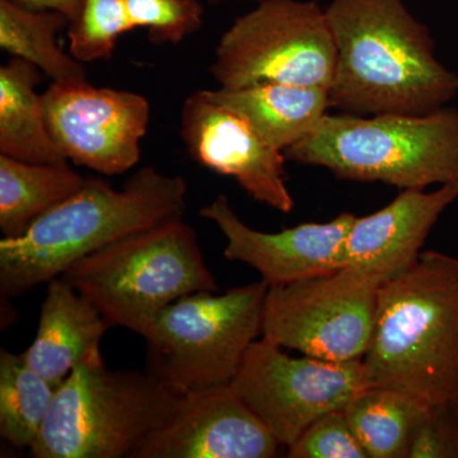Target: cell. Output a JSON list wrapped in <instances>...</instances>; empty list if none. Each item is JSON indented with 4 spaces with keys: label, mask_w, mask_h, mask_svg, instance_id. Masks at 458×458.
<instances>
[{
    "label": "cell",
    "mask_w": 458,
    "mask_h": 458,
    "mask_svg": "<svg viewBox=\"0 0 458 458\" xmlns=\"http://www.w3.org/2000/svg\"><path fill=\"white\" fill-rule=\"evenodd\" d=\"M361 361L370 386L428 406L451 403L458 390V258L421 252L414 267L379 286Z\"/></svg>",
    "instance_id": "3957f363"
},
{
    "label": "cell",
    "mask_w": 458,
    "mask_h": 458,
    "mask_svg": "<svg viewBox=\"0 0 458 458\" xmlns=\"http://www.w3.org/2000/svg\"><path fill=\"white\" fill-rule=\"evenodd\" d=\"M23 7L35 11H55L64 14L69 23L80 16L84 0H16Z\"/></svg>",
    "instance_id": "4316f807"
},
{
    "label": "cell",
    "mask_w": 458,
    "mask_h": 458,
    "mask_svg": "<svg viewBox=\"0 0 458 458\" xmlns=\"http://www.w3.org/2000/svg\"><path fill=\"white\" fill-rule=\"evenodd\" d=\"M41 71L21 57L0 66V155L31 164H65L51 137L42 95Z\"/></svg>",
    "instance_id": "ac0fdd59"
},
{
    "label": "cell",
    "mask_w": 458,
    "mask_h": 458,
    "mask_svg": "<svg viewBox=\"0 0 458 458\" xmlns=\"http://www.w3.org/2000/svg\"><path fill=\"white\" fill-rule=\"evenodd\" d=\"M336 60L327 9L315 0H267L223 33L210 74L227 89L261 83L330 89Z\"/></svg>",
    "instance_id": "ba28073f"
},
{
    "label": "cell",
    "mask_w": 458,
    "mask_h": 458,
    "mask_svg": "<svg viewBox=\"0 0 458 458\" xmlns=\"http://www.w3.org/2000/svg\"><path fill=\"white\" fill-rule=\"evenodd\" d=\"M405 458H458V418L451 403L428 406L411 434Z\"/></svg>",
    "instance_id": "484cf974"
},
{
    "label": "cell",
    "mask_w": 458,
    "mask_h": 458,
    "mask_svg": "<svg viewBox=\"0 0 458 458\" xmlns=\"http://www.w3.org/2000/svg\"><path fill=\"white\" fill-rule=\"evenodd\" d=\"M288 161L325 168L336 179L426 190L458 182V108L427 114H327L285 150Z\"/></svg>",
    "instance_id": "277c9868"
},
{
    "label": "cell",
    "mask_w": 458,
    "mask_h": 458,
    "mask_svg": "<svg viewBox=\"0 0 458 458\" xmlns=\"http://www.w3.org/2000/svg\"><path fill=\"white\" fill-rule=\"evenodd\" d=\"M210 4H222V3L229 2V0H207ZM236 2H250L259 4V3L267 2V0H236Z\"/></svg>",
    "instance_id": "83f0119b"
},
{
    "label": "cell",
    "mask_w": 458,
    "mask_h": 458,
    "mask_svg": "<svg viewBox=\"0 0 458 458\" xmlns=\"http://www.w3.org/2000/svg\"><path fill=\"white\" fill-rule=\"evenodd\" d=\"M336 45L330 108L373 114H427L458 95V74L437 57L432 33L403 0H331Z\"/></svg>",
    "instance_id": "6da1fadb"
},
{
    "label": "cell",
    "mask_w": 458,
    "mask_h": 458,
    "mask_svg": "<svg viewBox=\"0 0 458 458\" xmlns=\"http://www.w3.org/2000/svg\"><path fill=\"white\" fill-rule=\"evenodd\" d=\"M451 406L452 409H454V411L456 412L457 418H458V390L456 394H454V399L451 401Z\"/></svg>",
    "instance_id": "f1b7e54d"
},
{
    "label": "cell",
    "mask_w": 458,
    "mask_h": 458,
    "mask_svg": "<svg viewBox=\"0 0 458 458\" xmlns=\"http://www.w3.org/2000/svg\"><path fill=\"white\" fill-rule=\"evenodd\" d=\"M199 214L222 232L225 258L249 265L269 286L291 284L343 269L346 236L357 216L343 213L328 222L303 223L267 233L249 227L223 194L201 208Z\"/></svg>",
    "instance_id": "4fadbf2b"
},
{
    "label": "cell",
    "mask_w": 458,
    "mask_h": 458,
    "mask_svg": "<svg viewBox=\"0 0 458 458\" xmlns=\"http://www.w3.org/2000/svg\"><path fill=\"white\" fill-rule=\"evenodd\" d=\"M134 29L125 0H84L68 26L69 54L83 64L110 59L117 40Z\"/></svg>",
    "instance_id": "603a6c76"
},
{
    "label": "cell",
    "mask_w": 458,
    "mask_h": 458,
    "mask_svg": "<svg viewBox=\"0 0 458 458\" xmlns=\"http://www.w3.org/2000/svg\"><path fill=\"white\" fill-rule=\"evenodd\" d=\"M42 99L51 137L68 161L106 176L140 164L150 123L144 96L84 81L53 82Z\"/></svg>",
    "instance_id": "8fae6325"
},
{
    "label": "cell",
    "mask_w": 458,
    "mask_h": 458,
    "mask_svg": "<svg viewBox=\"0 0 458 458\" xmlns=\"http://www.w3.org/2000/svg\"><path fill=\"white\" fill-rule=\"evenodd\" d=\"M267 288L260 280L219 295H183L165 306L140 334L148 345L147 370L182 393L231 384L261 336Z\"/></svg>",
    "instance_id": "52a82bcc"
},
{
    "label": "cell",
    "mask_w": 458,
    "mask_h": 458,
    "mask_svg": "<svg viewBox=\"0 0 458 458\" xmlns=\"http://www.w3.org/2000/svg\"><path fill=\"white\" fill-rule=\"evenodd\" d=\"M216 101L243 114L271 146L285 152L300 143L330 108L328 89L283 83H261L242 89H210Z\"/></svg>",
    "instance_id": "e0dca14e"
},
{
    "label": "cell",
    "mask_w": 458,
    "mask_h": 458,
    "mask_svg": "<svg viewBox=\"0 0 458 458\" xmlns=\"http://www.w3.org/2000/svg\"><path fill=\"white\" fill-rule=\"evenodd\" d=\"M231 386L280 445L289 447L318 419L345 409L370 385L361 360L294 358L261 337L250 346Z\"/></svg>",
    "instance_id": "30bf717a"
},
{
    "label": "cell",
    "mask_w": 458,
    "mask_h": 458,
    "mask_svg": "<svg viewBox=\"0 0 458 458\" xmlns=\"http://www.w3.org/2000/svg\"><path fill=\"white\" fill-rule=\"evenodd\" d=\"M135 29L148 30L155 45H179L200 31L204 7L200 0H125Z\"/></svg>",
    "instance_id": "cb8c5ba5"
},
{
    "label": "cell",
    "mask_w": 458,
    "mask_h": 458,
    "mask_svg": "<svg viewBox=\"0 0 458 458\" xmlns=\"http://www.w3.org/2000/svg\"><path fill=\"white\" fill-rule=\"evenodd\" d=\"M110 327L98 307L59 276L47 283L38 333L23 360L59 387L78 364L101 354V340Z\"/></svg>",
    "instance_id": "2e32d148"
},
{
    "label": "cell",
    "mask_w": 458,
    "mask_h": 458,
    "mask_svg": "<svg viewBox=\"0 0 458 458\" xmlns=\"http://www.w3.org/2000/svg\"><path fill=\"white\" fill-rule=\"evenodd\" d=\"M289 458H369L349 426L344 410L328 412L307 428L293 445Z\"/></svg>",
    "instance_id": "d4e9b609"
},
{
    "label": "cell",
    "mask_w": 458,
    "mask_h": 458,
    "mask_svg": "<svg viewBox=\"0 0 458 458\" xmlns=\"http://www.w3.org/2000/svg\"><path fill=\"white\" fill-rule=\"evenodd\" d=\"M188 190L183 177L152 165L135 172L122 189L87 177L80 191L36 219L22 236L0 241V292L25 294L120 238L182 218Z\"/></svg>",
    "instance_id": "7a4b0ae2"
},
{
    "label": "cell",
    "mask_w": 458,
    "mask_h": 458,
    "mask_svg": "<svg viewBox=\"0 0 458 458\" xmlns=\"http://www.w3.org/2000/svg\"><path fill=\"white\" fill-rule=\"evenodd\" d=\"M55 386L36 373L22 354L0 352V433L18 448L35 445L53 403Z\"/></svg>",
    "instance_id": "7402d4cb"
},
{
    "label": "cell",
    "mask_w": 458,
    "mask_h": 458,
    "mask_svg": "<svg viewBox=\"0 0 458 458\" xmlns=\"http://www.w3.org/2000/svg\"><path fill=\"white\" fill-rule=\"evenodd\" d=\"M180 135L197 164L236 180L254 200L280 213H292L293 195L285 180V153L261 137L233 108L197 90L181 108Z\"/></svg>",
    "instance_id": "7c38bea8"
},
{
    "label": "cell",
    "mask_w": 458,
    "mask_h": 458,
    "mask_svg": "<svg viewBox=\"0 0 458 458\" xmlns=\"http://www.w3.org/2000/svg\"><path fill=\"white\" fill-rule=\"evenodd\" d=\"M185 394L149 370L110 369L96 355L56 388L32 457L135 458Z\"/></svg>",
    "instance_id": "5b68a950"
},
{
    "label": "cell",
    "mask_w": 458,
    "mask_h": 458,
    "mask_svg": "<svg viewBox=\"0 0 458 458\" xmlns=\"http://www.w3.org/2000/svg\"><path fill=\"white\" fill-rule=\"evenodd\" d=\"M428 405L394 388L369 386L344 409L369 458H405L411 434Z\"/></svg>",
    "instance_id": "44dd1931"
},
{
    "label": "cell",
    "mask_w": 458,
    "mask_h": 458,
    "mask_svg": "<svg viewBox=\"0 0 458 458\" xmlns=\"http://www.w3.org/2000/svg\"><path fill=\"white\" fill-rule=\"evenodd\" d=\"M458 199V182L433 191L403 190L393 203L355 216L345 241L348 269L381 286L406 273L419 260L430 231Z\"/></svg>",
    "instance_id": "9a60e30c"
},
{
    "label": "cell",
    "mask_w": 458,
    "mask_h": 458,
    "mask_svg": "<svg viewBox=\"0 0 458 458\" xmlns=\"http://www.w3.org/2000/svg\"><path fill=\"white\" fill-rule=\"evenodd\" d=\"M86 177L65 164H31L0 155V229L20 237L36 219L73 197Z\"/></svg>",
    "instance_id": "d6986e66"
},
{
    "label": "cell",
    "mask_w": 458,
    "mask_h": 458,
    "mask_svg": "<svg viewBox=\"0 0 458 458\" xmlns=\"http://www.w3.org/2000/svg\"><path fill=\"white\" fill-rule=\"evenodd\" d=\"M279 447L229 384L186 393L135 458H273Z\"/></svg>",
    "instance_id": "5bb4252c"
},
{
    "label": "cell",
    "mask_w": 458,
    "mask_h": 458,
    "mask_svg": "<svg viewBox=\"0 0 458 458\" xmlns=\"http://www.w3.org/2000/svg\"><path fill=\"white\" fill-rule=\"evenodd\" d=\"M69 26L64 14L35 11L16 0H0V47L38 66L55 83L89 81L86 66L57 44V33Z\"/></svg>",
    "instance_id": "ffe728a7"
},
{
    "label": "cell",
    "mask_w": 458,
    "mask_h": 458,
    "mask_svg": "<svg viewBox=\"0 0 458 458\" xmlns=\"http://www.w3.org/2000/svg\"><path fill=\"white\" fill-rule=\"evenodd\" d=\"M63 278L113 327L140 335L153 316L183 295L216 292L198 234L182 218L120 238L81 260Z\"/></svg>",
    "instance_id": "8992f818"
},
{
    "label": "cell",
    "mask_w": 458,
    "mask_h": 458,
    "mask_svg": "<svg viewBox=\"0 0 458 458\" xmlns=\"http://www.w3.org/2000/svg\"><path fill=\"white\" fill-rule=\"evenodd\" d=\"M378 288L348 267L269 286L261 337L318 360H361L375 327Z\"/></svg>",
    "instance_id": "9c48e42d"
}]
</instances>
